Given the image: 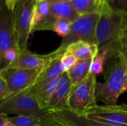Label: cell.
<instances>
[{
    "label": "cell",
    "mask_w": 127,
    "mask_h": 126,
    "mask_svg": "<svg viewBox=\"0 0 127 126\" xmlns=\"http://www.w3.org/2000/svg\"><path fill=\"white\" fill-rule=\"evenodd\" d=\"M127 27V13L113 10L108 2L105 4L100 12L95 30L96 44L99 50L109 48L110 52H117Z\"/></svg>",
    "instance_id": "obj_1"
},
{
    "label": "cell",
    "mask_w": 127,
    "mask_h": 126,
    "mask_svg": "<svg viewBox=\"0 0 127 126\" xmlns=\"http://www.w3.org/2000/svg\"><path fill=\"white\" fill-rule=\"evenodd\" d=\"M116 54V61L106 81L103 83L97 82L95 86L97 100L107 105H117L119 97L127 91V61L120 51H117Z\"/></svg>",
    "instance_id": "obj_2"
},
{
    "label": "cell",
    "mask_w": 127,
    "mask_h": 126,
    "mask_svg": "<svg viewBox=\"0 0 127 126\" xmlns=\"http://www.w3.org/2000/svg\"><path fill=\"white\" fill-rule=\"evenodd\" d=\"M0 113L6 115H36L43 117L48 111L41 108L36 93L32 85L0 102Z\"/></svg>",
    "instance_id": "obj_3"
},
{
    "label": "cell",
    "mask_w": 127,
    "mask_h": 126,
    "mask_svg": "<svg viewBox=\"0 0 127 126\" xmlns=\"http://www.w3.org/2000/svg\"><path fill=\"white\" fill-rule=\"evenodd\" d=\"M100 13H94L78 16L71 24L69 34L63 38L60 47L54 51L56 56H61L63 50L71 44L85 42L96 44L95 30Z\"/></svg>",
    "instance_id": "obj_4"
},
{
    "label": "cell",
    "mask_w": 127,
    "mask_h": 126,
    "mask_svg": "<svg viewBox=\"0 0 127 126\" xmlns=\"http://www.w3.org/2000/svg\"><path fill=\"white\" fill-rule=\"evenodd\" d=\"M96 83V76L89 73L80 84L71 88L68 100L67 110L77 115H82L86 111L97 106Z\"/></svg>",
    "instance_id": "obj_5"
},
{
    "label": "cell",
    "mask_w": 127,
    "mask_h": 126,
    "mask_svg": "<svg viewBox=\"0 0 127 126\" xmlns=\"http://www.w3.org/2000/svg\"><path fill=\"white\" fill-rule=\"evenodd\" d=\"M35 0H18L12 11L16 47L18 52L28 49Z\"/></svg>",
    "instance_id": "obj_6"
},
{
    "label": "cell",
    "mask_w": 127,
    "mask_h": 126,
    "mask_svg": "<svg viewBox=\"0 0 127 126\" xmlns=\"http://www.w3.org/2000/svg\"><path fill=\"white\" fill-rule=\"evenodd\" d=\"M83 116L112 126H127V105H97L86 111Z\"/></svg>",
    "instance_id": "obj_7"
},
{
    "label": "cell",
    "mask_w": 127,
    "mask_h": 126,
    "mask_svg": "<svg viewBox=\"0 0 127 126\" xmlns=\"http://www.w3.org/2000/svg\"><path fill=\"white\" fill-rule=\"evenodd\" d=\"M39 73L40 71L37 70L15 68H6L0 71V74L7 85L9 97L32 86Z\"/></svg>",
    "instance_id": "obj_8"
},
{
    "label": "cell",
    "mask_w": 127,
    "mask_h": 126,
    "mask_svg": "<svg viewBox=\"0 0 127 126\" xmlns=\"http://www.w3.org/2000/svg\"><path fill=\"white\" fill-rule=\"evenodd\" d=\"M55 20L49 2L46 0L36 2L33 11L31 33L37 30H52Z\"/></svg>",
    "instance_id": "obj_9"
},
{
    "label": "cell",
    "mask_w": 127,
    "mask_h": 126,
    "mask_svg": "<svg viewBox=\"0 0 127 126\" xmlns=\"http://www.w3.org/2000/svg\"><path fill=\"white\" fill-rule=\"evenodd\" d=\"M15 47L12 12L4 7L0 10V59L7 51Z\"/></svg>",
    "instance_id": "obj_10"
},
{
    "label": "cell",
    "mask_w": 127,
    "mask_h": 126,
    "mask_svg": "<svg viewBox=\"0 0 127 126\" xmlns=\"http://www.w3.org/2000/svg\"><path fill=\"white\" fill-rule=\"evenodd\" d=\"M52 53L45 55H39L25 49L18 53L15 61L7 68H15L28 70L41 71L52 59Z\"/></svg>",
    "instance_id": "obj_11"
},
{
    "label": "cell",
    "mask_w": 127,
    "mask_h": 126,
    "mask_svg": "<svg viewBox=\"0 0 127 126\" xmlns=\"http://www.w3.org/2000/svg\"><path fill=\"white\" fill-rule=\"evenodd\" d=\"M71 91V84L66 72L62 74L60 81L54 91L48 106L47 111L59 112L68 109V100Z\"/></svg>",
    "instance_id": "obj_12"
},
{
    "label": "cell",
    "mask_w": 127,
    "mask_h": 126,
    "mask_svg": "<svg viewBox=\"0 0 127 126\" xmlns=\"http://www.w3.org/2000/svg\"><path fill=\"white\" fill-rule=\"evenodd\" d=\"M51 53L53 55L52 59L40 71L37 79L33 85L34 89L41 87L46 82L62 75L64 73L60 65V56H56L54 52H52Z\"/></svg>",
    "instance_id": "obj_13"
},
{
    "label": "cell",
    "mask_w": 127,
    "mask_h": 126,
    "mask_svg": "<svg viewBox=\"0 0 127 126\" xmlns=\"http://www.w3.org/2000/svg\"><path fill=\"white\" fill-rule=\"evenodd\" d=\"M65 52L73 54L77 61L86 60L92 59L95 58L99 52V48L97 44L85 42H77L68 45L63 50V53Z\"/></svg>",
    "instance_id": "obj_14"
},
{
    "label": "cell",
    "mask_w": 127,
    "mask_h": 126,
    "mask_svg": "<svg viewBox=\"0 0 127 126\" xmlns=\"http://www.w3.org/2000/svg\"><path fill=\"white\" fill-rule=\"evenodd\" d=\"M54 114L64 124L68 126H112L89 120L83 115H77L68 110L54 112Z\"/></svg>",
    "instance_id": "obj_15"
},
{
    "label": "cell",
    "mask_w": 127,
    "mask_h": 126,
    "mask_svg": "<svg viewBox=\"0 0 127 126\" xmlns=\"http://www.w3.org/2000/svg\"><path fill=\"white\" fill-rule=\"evenodd\" d=\"M62 75L50 80L41 87L34 89L36 93L37 100L41 108L44 111H47V108L50 102V100L57 89V87L60 81Z\"/></svg>",
    "instance_id": "obj_16"
},
{
    "label": "cell",
    "mask_w": 127,
    "mask_h": 126,
    "mask_svg": "<svg viewBox=\"0 0 127 126\" xmlns=\"http://www.w3.org/2000/svg\"><path fill=\"white\" fill-rule=\"evenodd\" d=\"M92 59L78 60L77 63L66 73L70 79L71 88L80 84L89 74Z\"/></svg>",
    "instance_id": "obj_17"
},
{
    "label": "cell",
    "mask_w": 127,
    "mask_h": 126,
    "mask_svg": "<svg viewBox=\"0 0 127 126\" xmlns=\"http://www.w3.org/2000/svg\"><path fill=\"white\" fill-rule=\"evenodd\" d=\"M51 11L56 19H65L71 22H74L78 16H80L70 1L54 2L50 4Z\"/></svg>",
    "instance_id": "obj_18"
},
{
    "label": "cell",
    "mask_w": 127,
    "mask_h": 126,
    "mask_svg": "<svg viewBox=\"0 0 127 126\" xmlns=\"http://www.w3.org/2000/svg\"><path fill=\"white\" fill-rule=\"evenodd\" d=\"M70 2L79 16L100 13L104 5L100 4L97 0H71Z\"/></svg>",
    "instance_id": "obj_19"
},
{
    "label": "cell",
    "mask_w": 127,
    "mask_h": 126,
    "mask_svg": "<svg viewBox=\"0 0 127 126\" xmlns=\"http://www.w3.org/2000/svg\"><path fill=\"white\" fill-rule=\"evenodd\" d=\"M109 53H110L109 48H104L100 50L97 55L92 59L90 68H89V73L92 74L95 76H99L103 72L105 61Z\"/></svg>",
    "instance_id": "obj_20"
},
{
    "label": "cell",
    "mask_w": 127,
    "mask_h": 126,
    "mask_svg": "<svg viewBox=\"0 0 127 126\" xmlns=\"http://www.w3.org/2000/svg\"><path fill=\"white\" fill-rule=\"evenodd\" d=\"M14 126H38L42 123V117L36 115H19L7 118Z\"/></svg>",
    "instance_id": "obj_21"
},
{
    "label": "cell",
    "mask_w": 127,
    "mask_h": 126,
    "mask_svg": "<svg viewBox=\"0 0 127 126\" xmlns=\"http://www.w3.org/2000/svg\"><path fill=\"white\" fill-rule=\"evenodd\" d=\"M71 24L72 22L69 20L65 19H56L52 30L54 31L58 36L65 38L71 31Z\"/></svg>",
    "instance_id": "obj_22"
},
{
    "label": "cell",
    "mask_w": 127,
    "mask_h": 126,
    "mask_svg": "<svg viewBox=\"0 0 127 126\" xmlns=\"http://www.w3.org/2000/svg\"><path fill=\"white\" fill-rule=\"evenodd\" d=\"M77 59L76 57L70 53L65 52L60 56V65L63 72H67L70 70L77 63Z\"/></svg>",
    "instance_id": "obj_23"
},
{
    "label": "cell",
    "mask_w": 127,
    "mask_h": 126,
    "mask_svg": "<svg viewBox=\"0 0 127 126\" xmlns=\"http://www.w3.org/2000/svg\"><path fill=\"white\" fill-rule=\"evenodd\" d=\"M38 126H68L64 124L53 112H48L42 117V123Z\"/></svg>",
    "instance_id": "obj_24"
},
{
    "label": "cell",
    "mask_w": 127,
    "mask_h": 126,
    "mask_svg": "<svg viewBox=\"0 0 127 126\" xmlns=\"http://www.w3.org/2000/svg\"><path fill=\"white\" fill-rule=\"evenodd\" d=\"M107 2L113 10L127 13V0H107Z\"/></svg>",
    "instance_id": "obj_25"
},
{
    "label": "cell",
    "mask_w": 127,
    "mask_h": 126,
    "mask_svg": "<svg viewBox=\"0 0 127 126\" xmlns=\"http://www.w3.org/2000/svg\"><path fill=\"white\" fill-rule=\"evenodd\" d=\"M7 97H9L7 85L6 84V82L0 74V102H3Z\"/></svg>",
    "instance_id": "obj_26"
},
{
    "label": "cell",
    "mask_w": 127,
    "mask_h": 126,
    "mask_svg": "<svg viewBox=\"0 0 127 126\" xmlns=\"http://www.w3.org/2000/svg\"><path fill=\"white\" fill-rule=\"evenodd\" d=\"M127 50V27L124 31V33L119 42L118 45V50L117 51H120V52H123L124 50Z\"/></svg>",
    "instance_id": "obj_27"
},
{
    "label": "cell",
    "mask_w": 127,
    "mask_h": 126,
    "mask_svg": "<svg viewBox=\"0 0 127 126\" xmlns=\"http://www.w3.org/2000/svg\"><path fill=\"white\" fill-rule=\"evenodd\" d=\"M18 0H5V5L7 10L10 11H13L16 5Z\"/></svg>",
    "instance_id": "obj_28"
},
{
    "label": "cell",
    "mask_w": 127,
    "mask_h": 126,
    "mask_svg": "<svg viewBox=\"0 0 127 126\" xmlns=\"http://www.w3.org/2000/svg\"><path fill=\"white\" fill-rule=\"evenodd\" d=\"M7 118H8L7 115L0 113V126H5Z\"/></svg>",
    "instance_id": "obj_29"
},
{
    "label": "cell",
    "mask_w": 127,
    "mask_h": 126,
    "mask_svg": "<svg viewBox=\"0 0 127 126\" xmlns=\"http://www.w3.org/2000/svg\"><path fill=\"white\" fill-rule=\"evenodd\" d=\"M50 4L54 3V2H64V1H71V0H46Z\"/></svg>",
    "instance_id": "obj_30"
},
{
    "label": "cell",
    "mask_w": 127,
    "mask_h": 126,
    "mask_svg": "<svg viewBox=\"0 0 127 126\" xmlns=\"http://www.w3.org/2000/svg\"><path fill=\"white\" fill-rule=\"evenodd\" d=\"M6 7L5 5V0H0V10Z\"/></svg>",
    "instance_id": "obj_31"
},
{
    "label": "cell",
    "mask_w": 127,
    "mask_h": 126,
    "mask_svg": "<svg viewBox=\"0 0 127 126\" xmlns=\"http://www.w3.org/2000/svg\"><path fill=\"white\" fill-rule=\"evenodd\" d=\"M100 4H101L102 5L105 4L106 3H107V0H97Z\"/></svg>",
    "instance_id": "obj_32"
},
{
    "label": "cell",
    "mask_w": 127,
    "mask_h": 126,
    "mask_svg": "<svg viewBox=\"0 0 127 126\" xmlns=\"http://www.w3.org/2000/svg\"><path fill=\"white\" fill-rule=\"evenodd\" d=\"M121 53H122V54L124 55V56L125 57L126 60L127 61V50H124V51H123V52H121Z\"/></svg>",
    "instance_id": "obj_33"
},
{
    "label": "cell",
    "mask_w": 127,
    "mask_h": 126,
    "mask_svg": "<svg viewBox=\"0 0 127 126\" xmlns=\"http://www.w3.org/2000/svg\"><path fill=\"white\" fill-rule=\"evenodd\" d=\"M5 126H14L10 122H9L8 121V120H7V122H6V124H5Z\"/></svg>",
    "instance_id": "obj_34"
},
{
    "label": "cell",
    "mask_w": 127,
    "mask_h": 126,
    "mask_svg": "<svg viewBox=\"0 0 127 126\" xmlns=\"http://www.w3.org/2000/svg\"><path fill=\"white\" fill-rule=\"evenodd\" d=\"M43 1V0H35L36 2H39V1Z\"/></svg>",
    "instance_id": "obj_35"
}]
</instances>
